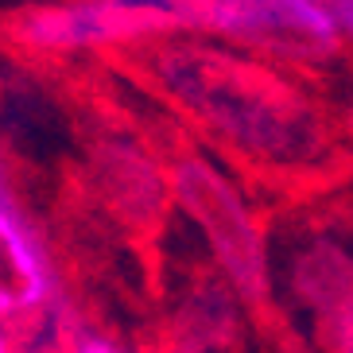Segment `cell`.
I'll return each mask as SVG.
<instances>
[{
	"label": "cell",
	"mask_w": 353,
	"mask_h": 353,
	"mask_svg": "<svg viewBox=\"0 0 353 353\" xmlns=\"http://www.w3.org/2000/svg\"><path fill=\"white\" fill-rule=\"evenodd\" d=\"M59 353H144V350H136V345L121 342V338H113L105 330H74L66 334Z\"/></svg>",
	"instance_id": "obj_6"
},
{
	"label": "cell",
	"mask_w": 353,
	"mask_h": 353,
	"mask_svg": "<svg viewBox=\"0 0 353 353\" xmlns=\"http://www.w3.org/2000/svg\"><path fill=\"white\" fill-rule=\"evenodd\" d=\"M0 252L8 260L16 291H20L23 322H51V314L63 307V288H59V268L54 252L43 237V229L28 214L20 190L12 183V171L0 156Z\"/></svg>",
	"instance_id": "obj_5"
},
{
	"label": "cell",
	"mask_w": 353,
	"mask_h": 353,
	"mask_svg": "<svg viewBox=\"0 0 353 353\" xmlns=\"http://www.w3.org/2000/svg\"><path fill=\"white\" fill-rule=\"evenodd\" d=\"M175 198L187 210V218L206 233L210 252L233 280V288L249 299H260L268 276L264 233L252 206L225 179V171H218L210 159H183L175 171Z\"/></svg>",
	"instance_id": "obj_3"
},
{
	"label": "cell",
	"mask_w": 353,
	"mask_h": 353,
	"mask_svg": "<svg viewBox=\"0 0 353 353\" xmlns=\"http://www.w3.org/2000/svg\"><path fill=\"white\" fill-rule=\"evenodd\" d=\"M326 342H330V353H353V295H345L338 303V311L326 314Z\"/></svg>",
	"instance_id": "obj_7"
},
{
	"label": "cell",
	"mask_w": 353,
	"mask_h": 353,
	"mask_svg": "<svg viewBox=\"0 0 353 353\" xmlns=\"http://www.w3.org/2000/svg\"><path fill=\"white\" fill-rule=\"evenodd\" d=\"M334 16H338L342 43H350V47H353V0H338V4H334Z\"/></svg>",
	"instance_id": "obj_8"
},
{
	"label": "cell",
	"mask_w": 353,
	"mask_h": 353,
	"mask_svg": "<svg viewBox=\"0 0 353 353\" xmlns=\"http://www.w3.org/2000/svg\"><path fill=\"white\" fill-rule=\"evenodd\" d=\"M187 28L202 35L256 51L264 59L307 63L330 59L342 47L334 4L322 0H206L183 4Z\"/></svg>",
	"instance_id": "obj_2"
},
{
	"label": "cell",
	"mask_w": 353,
	"mask_h": 353,
	"mask_svg": "<svg viewBox=\"0 0 353 353\" xmlns=\"http://www.w3.org/2000/svg\"><path fill=\"white\" fill-rule=\"evenodd\" d=\"M159 74L167 90L241 156L299 167L322 152L314 113L283 82L198 51H167Z\"/></svg>",
	"instance_id": "obj_1"
},
{
	"label": "cell",
	"mask_w": 353,
	"mask_h": 353,
	"mask_svg": "<svg viewBox=\"0 0 353 353\" xmlns=\"http://www.w3.org/2000/svg\"><path fill=\"white\" fill-rule=\"evenodd\" d=\"M187 28L183 4L163 0H85V4H54L32 8L16 20V39L43 54H85L117 43L152 39Z\"/></svg>",
	"instance_id": "obj_4"
}]
</instances>
